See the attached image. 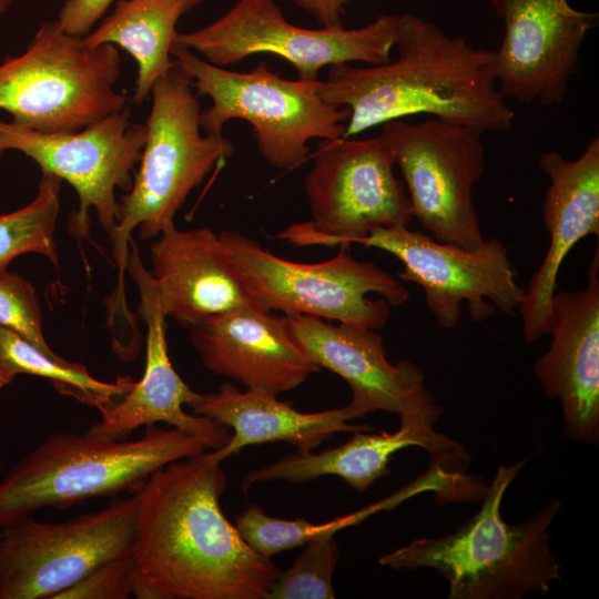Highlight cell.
I'll list each match as a JSON object with an SVG mask.
<instances>
[{
    "mask_svg": "<svg viewBox=\"0 0 599 599\" xmlns=\"http://www.w3.org/2000/svg\"><path fill=\"white\" fill-rule=\"evenodd\" d=\"M113 0H65L57 23L67 33L83 38L106 12Z\"/></svg>",
    "mask_w": 599,
    "mask_h": 599,
    "instance_id": "31",
    "label": "cell"
},
{
    "mask_svg": "<svg viewBox=\"0 0 599 599\" xmlns=\"http://www.w3.org/2000/svg\"><path fill=\"white\" fill-rule=\"evenodd\" d=\"M221 463L213 451L172 461L136 493L130 554L135 598H268L281 571L224 516Z\"/></svg>",
    "mask_w": 599,
    "mask_h": 599,
    "instance_id": "1",
    "label": "cell"
},
{
    "mask_svg": "<svg viewBox=\"0 0 599 599\" xmlns=\"http://www.w3.org/2000/svg\"><path fill=\"white\" fill-rule=\"evenodd\" d=\"M504 23L495 50L497 87L505 99L542 106L560 104L578 69L579 51L599 14L568 0H488Z\"/></svg>",
    "mask_w": 599,
    "mask_h": 599,
    "instance_id": "15",
    "label": "cell"
},
{
    "mask_svg": "<svg viewBox=\"0 0 599 599\" xmlns=\"http://www.w3.org/2000/svg\"><path fill=\"white\" fill-rule=\"evenodd\" d=\"M120 71L114 44L89 48L44 21L22 54L0 63V110L39 132H77L128 105L114 89Z\"/></svg>",
    "mask_w": 599,
    "mask_h": 599,
    "instance_id": "7",
    "label": "cell"
},
{
    "mask_svg": "<svg viewBox=\"0 0 599 599\" xmlns=\"http://www.w3.org/2000/svg\"><path fill=\"white\" fill-rule=\"evenodd\" d=\"M126 271L140 293L139 313L146 325V359L143 376L120 400L100 412L101 419L88 432L111 439H124L140 426L165 423L201 437L207 448L219 449L231 436L216 420L191 415L183 409L197 395L174 369L165 335L163 314L151 273L141 261L138 246L131 237Z\"/></svg>",
    "mask_w": 599,
    "mask_h": 599,
    "instance_id": "17",
    "label": "cell"
},
{
    "mask_svg": "<svg viewBox=\"0 0 599 599\" xmlns=\"http://www.w3.org/2000/svg\"><path fill=\"white\" fill-rule=\"evenodd\" d=\"M18 375H32L52 382L55 389L99 412L124 396L134 385L130 376L113 383L99 380L81 363L51 356L30 342L0 325V388L8 386Z\"/></svg>",
    "mask_w": 599,
    "mask_h": 599,
    "instance_id": "25",
    "label": "cell"
},
{
    "mask_svg": "<svg viewBox=\"0 0 599 599\" xmlns=\"http://www.w3.org/2000/svg\"><path fill=\"white\" fill-rule=\"evenodd\" d=\"M170 53L196 94L212 101L211 106L201 111L200 124L205 134L222 136L227 121H247L258 152L278 170L300 167L307 160L309 140L344 135L343 122L348 120L349 110L332 105L321 97V80L283 79L265 61L250 72L227 70L176 43Z\"/></svg>",
    "mask_w": 599,
    "mask_h": 599,
    "instance_id": "6",
    "label": "cell"
},
{
    "mask_svg": "<svg viewBox=\"0 0 599 599\" xmlns=\"http://www.w3.org/2000/svg\"><path fill=\"white\" fill-rule=\"evenodd\" d=\"M0 325L43 353L57 356L44 339L42 313L33 285L17 273H0Z\"/></svg>",
    "mask_w": 599,
    "mask_h": 599,
    "instance_id": "29",
    "label": "cell"
},
{
    "mask_svg": "<svg viewBox=\"0 0 599 599\" xmlns=\"http://www.w3.org/2000/svg\"><path fill=\"white\" fill-rule=\"evenodd\" d=\"M397 58L384 64L332 65L319 94L349 110L345 138L407 116L430 118L483 132L509 130L514 110L500 93L495 50L476 48L415 16H398Z\"/></svg>",
    "mask_w": 599,
    "mask_h": 599,
    "instance_id": "2",
    "label": "cell"
},
{
    "mask_svg": "<svg viewBox=\"0 0 599 599\" xmlns=\"http://www.w3.org/2000/svg\"><path fill=\"white\" fill-rule=\"evenodd\" d=\"M138 495L62 522L32 517L1 528L0 599H55L100 565L131 554Z\"/></svg>",
    "mask_w": 599,
    "mask_h": 599,
    "instance_id": "12",
    "label": "cell"
},
{
    "mask_svg": "<svg viewBox=\"0 0 599 599\" xmlns=\"http://www.w3.org/2000/svg\"><path fill=\"white\" fill-rule=\"evenodd\" d=\"M311 13L323 27H343L342 17L346 13L349 0H291Z\"/></svg>",
    "mask_w": 599,
    "mask_h": 599,
    "instance_id": "32",
    "label": "cell"
},
{
    "mask_svg": "<svg viewBox=\"0 0 599 599\" xmlns=\"http://www.w3.org/2000/svg\"><path fill=\"white\" fill-rule=\"evenodd\" d=\"M190 331L203 365L246 389L277 396L321 370L290 334L285 316L255 304L213 315Z\"/></svg>",
    "mask_w": 599,
    "mask_h": 599,
    "instance_id": "20",
    "label": "cell"
},
{
    "mask_svg": "<svg viewBox=\"0 0 599 599\" xmlns=\"http://www.w3.org/2000/svg\"><path fill=\"white\" fill-rule=\"evenodd\" d=\"M130 555L109 560L94 568L55 599H124L133 595Z\"/></svg>",
    "mask_w": 599,
    "mask_h": 599,
    "instance_id": "30",
    "label": "cell"
},
{
    "mask_svg": "<svg viewBox=\"0 0 599 599\" xmlns=\"http://www.w3.org/2000/svg\"><path fill=\"white\" fill-rule=\"evenodd\" d=\"M187 432L146 425L134 440L54 433L18 460L0 481V528L43 508L65 509L99 497L136 494L167 464L206 451Z\"/></svg>",
    "mask_w": 599,
    "mask_h": 599,
    "instance_id": "4",
    "label": "cell"
},
{
    "mask_svg": "<svg viewBox=\"0 0 599 599\" xmlns=\"http://www.w3.org/2000/svg\"><path fill=\"white\" fill-rule=\"evenodd\" d=\"M549 349L534 364L548 398L560 402L564 436L587 444L599 439V255L588 270L586 288L554 295Z\"/></svg>",
    "mask_w": 599,
    "mask_h": 599,
    "instance_id": "19",
    "label": "cell"
},
{
    "mask_svg": "<svg viewBox=\"0 0 599 599\" xmlns=\"http://www.w3.org/2000/svg\"><path fill=\"white\" fill-rule=\"evenodd\" d=\"M357 243L397 257L405 267L399 278L422 286L425 303L441 327L458 325L461 302L475 322L490 318L496 309L510 315L519 311L525 288L517 283L518 273L500 240L467 250L394 226L376 229Z\"/></svg>",
    "mask_w": 599,
    "mask_h": 599,
    "instance_id": "14",
    "label": "cell"
},
{
    "mask_svg": "<svg viewBox=\"0 0 599 599\" xmlns=\"http://www.w3.org/2000/svg\"><path fill=\"white\" fill-rule=\"evenodd\" d=\"M526 461L499 466L479 511L453 534L413 540L382 556L378 564L396 570L434 569L448 581L449 599H519L548 592L561 577L549 544V528L561 504L552 500L516 525L506 522L500 510Z\"/></svg>",
    "mask_w": 599,
    "mask_h": 599,
    "instance_id": "3",
    "label": "cell"
},
{
    "mask_svg": "<svg viewBox=\"0 0 599 599\" xmlns=\"http://www.w3.org/2000/svg\"><path fill=\"white\" fill-rule=\"evenodd\" d=\"M284 316L304 353L321 368L347 382L352 392L347 406L355 418L383 410L397 414L399 419L437 422L443 408L427 390L423 370L409 361L389 363L376 329L348 323L333 325L302 314Z\"/></svg>",
    "mask_w": 599,
    "mask_h": 599,
    "instance_id": "16",
    "label": "cell"
},
{
    "mask_svg": "<svg viewBox=\"0 0 599 599\" xmlns=\"http://www.w3.org/2000/svg\"><path fill=\"white\" fill-rule=\"evenodd\" d=\"M419 446L436 458L463 456V447L419 418L400 419L394 433H353L344 444L318 454L297 451L250 471L242 480L246 491L252 485L272 480L305 483L325 475L341 477L357 491L368 489L377 479L389 474L388 464L398 450Z\"/></svg>",
    "mask_w": 599,
    "mask_h": 599,
    "instance_id": "23",
    "label": "cell"
},
{
    "mask_svg": "<svg viewBox=\"0 0 599 599\" xmlns=\"http://www.w3.org/2000/svg\"><path fill=\"white\" fill-rule=\"evenodd\" d=\"M394 159L378 136L321 140L304 187L312 221L277 237L294 246H348L380 227L408 226L414 214Z\"/></svg>",
    "mask_w": 599,
    "mask_h": 599,
    "instance_id": "9",
    "label": "cell"
},
{
    "mask_svg": "<svg viewBox=\"0 0 599 599\" xmlns=\"http://www.w3.org/2000/svg\"><path fill=\"white\" fill-rule=\"evenodd\" d=\"M202 1L119 0L113 12L82 42L89 48L119 45L134 59L138 74L132 102L141 104L155 81L175 68L170 51L177 21Z\"/></svg>",
    "mask_w": 599,
    "mask_h": 599,
    "instance_id": "24",
    "label": "cell"
},
{
    "mask_svg": "<svg viewBox=\"0 0 599 599\" xmlns=\"http://www.w3.org/2000/svg\"><path fill=\"white\" fill-rule=\"evenodd\" d=\"M336 532L311 539L305 550L284 572H280L267 599H333V572L339 558Z\"/></svg>",
    "mask_w": 599,
    "mask_h": 599,
    "instance_id": "28",
    "label": "cell"
},
{
    "mask_svg": "<svg viewBox=\"0 0 599 599\" xmlns=\"http://www.w3.org/2000/svg\"><path fill=\"white\" fill-rule=\"evenodd\" d=\"M150 272L165 317L191 329L206 318L254 304L224 257L219 234L209 227L164 226L151 248Z\"/></svg>",
    "mask_w": 599,
    "mask_h": 599,
    "instance_id": "21",
    "label": "cell"
},
{
    "mask_svg": "<svg viewBox=\"0 0 599 599\" xmlns=\"http://www.w3.org/2000/svg\"><path fill=\"white\" fill-rule=\"evenodd\" d=\"M2 152L0 151V156H1Z\"/></svg>",
    "mask_w": 599,
    "mask_h": 599,
    "instance_id": "35",
    "label": "cell"
},
{
    "mask_svg": "<svg viewBox=\"0 0 599 599\" xmlns=\"http://www.w3.org/2000/svg\"><path fill=\"white\" fill-rule=\"evenodd\" d=\"M190 80L176 68L155 81L146 119L145 142L131 189L121 196L120 216L113 233L112 255L119 270L118 286L110 300V315L128 312L124 273L132 232L142 240L158 237L165 225L211 170L234 151L222 136L201 134V104Z\"/></svg>",
    "mask_w": 599,
    "mask_h": 599,
    "instance_id": "5",
    "label": "cell"
},
{
    "mask_svg": "<svg viewBox=\"0 0 599 599\" xmlns=\"http://www.w3.org/2000/svg\"><path fill=\"white\" fill-rule=\"evenodd\" d=\"M1 465H2V461H1V458H0V468H1Z\"/></svg>",
    "mask_w": 599,
    "mask_h": 599,
    "instance_id": "34",
    "label": "cell"
},
{
    "mask_svg": "<svg viewBox=\"0 0 599 599\" xmlns=\"http://www.w3.org/2000/svg\"><path fill=\"white\" fill-rule=\"evenodd\" d=\"M126 105L77 132L44 133L0 119V151L16 150L32 159L41 172L67 181L77 192L79 209L70 229L89 236L90 209L111 235L120 216L115 190L129 191L132 172L145 142V124L131 123Z\"/></svg>",
    "mask_w": 599,
    "mask_h": 599,
    "instance_id": "13",
    "label": "cell"
},
{
    "mask_svg": "<svg viewBox=\"0 0 599 599\" xmlns=\"http://www.w3.org/2000/svg\"><path fill=\"white\" fill-rule=\"evenodd\" d=\"M538 166L549 180L541 206L549 245L519 306L522 337L528 344L552 328L554 295L565 257L581 238L599 236V139L592 138L576 160L556 151L544 152Z\"/></svg>",
    "mask_w": 599,
    "mask_h": 599,
    "instance_id": "18",
    "label": "cell"
},
{
    "mask_svg": "<svg viewBox=\"0 0 599 599\" xmlns=\"http://www.w3.org/2000/svg\"><path fill=\"white\" fill-rule=\"evenodd\" d=\"M226 263L250 300L266 311L302 314L373 329L383 328L389 305L404 304L407 288L346 246L314 264L281 258L235 231L219 233Z\"/></svg>",
    "mask_w": 599,
    "mask_h": 599,
    "instance_id": "8",
    "label": "cell"
},
{
    "mask_svg": "<svg viewBox=\"0 0 599 599\" xmlns=\"http://www.w3.org/2000/svg\"><path fill=\"white\" fill-rule=\"evenodd\" d=\"M14 0H0V13H3Z\"/></svg>",
    "mask_w": 599,
    "mask_h": 599,
    "instance_id": "33",
    "label": "cell"
},
{
    "mask_svg": "<svg viewBox=\"0 0 599 599\" xmlns=\"http://www.w3.org/2000/svg\"><path fill=\"white\" fill-rule=\"evenodd\" d=\"M484 133L429 118L388 121L379 134L406 182L414 217L435 240L467 250L485 243L473 199L485 169Z\"/></svg>",
    "mask_w": 599,
    "mask_h": 599,
    "instance_id": "11",
    "label": "cell"
},
{
    "mask_svg": "<svg viewBox=\"0 0 599 599\" xmlns=\"http://www.w3.org/2000/svg\"><path fill=\"white\" fill-rule=\"evenodd\" d=\"M38 194L28 205L0 215V273L9 263L27 253L45 256L58 265L55 225L60 212L62 180L41 172Z\"/></svg>",
    "mask_w": 599,
    "mask_h": 599,
    "instance_id": "26",
    "label": "cell"
},
{
    "mask_svg": "<svg viewBox=\"0 0 599 599\" xmlns=\"http://www.w3.org/2000/svg\"><path fill=\"white\" fill-rule=\"evenodd\" d=\"M398 14H383L357 29H305L290 23L274 0H238L211 24L176 33L174 43L197 52L207 62L226 67L256 53L288 61L303 81L318 80L324 67L392 60Z\"/></svg>",
    "mask_w": 599,
    "mask_h": 599,
    "instance_id": "10",
    "label": "cell"
},
{
    "mask_svg": "<svg viewBox=\"0 0 599 599\" xmlns=\"http://www.w3.org/2000/svg\"><path fill=\"white\" fill-rule=\"evenodd\" d=\"M376 511L377 505H370L324 524H313L302 518L286 520L271 517L258 505H252L236 517L235 527L253 550L272 558L284 550L306 545L321 534L337 532L356 525Z\"/></svg>",
    "mask_w": 599,
    "mask_h": 599,
    "instance_id": "27",
    "label": "cell"
},
{
    "mask_svg": "<svg viewBox=\"0 0 599 599\" xmlns=\"http://www.w3.org/2000/svg\"><path fill=\"white\" fill-rule=\"evenodd\" d=\"M194 414L212 418L234 430L226 445L213 449L223 461L250 445L285 441L298 451H311L335 433L370 432L368 425H354L348 406L317 413H302L277 396L224 383L217 392L200 394L187 405Z\"/></svg>",
    "mask_w": 599,
    "mask_h": 599,
    "instance_id": "22",
    "label": "cell"
}]
</instances>
